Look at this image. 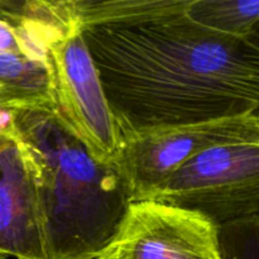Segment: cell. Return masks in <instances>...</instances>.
<instances>
[{
	"label": "cell",
	"instance_id": "obj_1",
	"mask_svg": "<svg viewBox=\"0 0 259 259\" xmlns=\"http://www.w3.org/2000/svg\"><path fill=\"white\" fill-rule=\"evenodd\" d=\"M189 3L81 27L121 137L259 110V47L190 20Z\"/></svg>",
	"mask_w": 259,
	"mask_h": 259
},
{
	"label": "cell",
	"instance_id": "obj_2",
	"mask_svg": "<svg viewBox=\"0 0 259 259\" xmlns=\"http://www.w3.org/2000/svg\"><path fill=\"white\" fill-rule=\"evenodd\" d=\"M8 134L34 182L48 259H95L133 202L115 162L96 159L52 108L10 109Z\"/></svg>",
	"mask_w": 259,
	"mask_h": 259
},
{
	"label": "cell",
	"instance_id": "obj_3",
	"mask_svg": "<svg viewBox=\"0 0 259 259\" xmlns=\"http://www.w3.org/2000/svg\"><path fill=\"white\" fill-rule=\"evenodd\" d=\"M146 200L194 210L218 227L259 215V134L196 154Z\"/></svg>",
	"mask_w": 259,
	"mask_h": 259
},
{
	"label": "cell",
	"instance_id": "obj_4",
	"mask_svg": "<svg viewBox=\"0 0 259 259\" xmlns=\"http://www.w3.org/2000/svg\"><path fill=\"white\" fill-rule=\"evenodd\" d=\"M52 110L101 162H115L121 134L106 100L81 25L50 46Z\"/></svg>",
	"mask_w": 259,
	"mask_h": 259
},
{
	"label": "cell",
	"instance_id": "obj_5",
	"mask_svg": "<svg viewBox=\"0 0 259 259\" xmlns=\"http://www.w3.org/2000/svg\"><path fill=\"white\" fill-rule=\"evenodd\" d=\"M258 134L254 114L139 132L121 137L115 163L131 187L133 201H141L196 154Z\"/></svg>",
	"mask_w": 259,
	"mask_h": 259
},
{
	"label": "cell",
	"instance_id": "obj_6",
	"mask_svg": "<svg viewBox=\"0 0 259 259\" xmlns=\"http://www.w3.org/2000/svg\"><path fill=\"white\" fill-rule=\"evenodd\" d=\"M95 259H222L218 225L194 210L133 201Z\"/></svg>",
	"mask_w": 259,
	"mask_h": 259
},
{
	"label": "cell",
	"instance_id": "obj_7",
	"mask_svg": "<svg viewBox=\"0 0 259 259\" xmlns=\"http://www.w3.org/2000/svg\"><path fill=\"white\" fill-rule=\"evenodd\" d=\"M48 259L34 182L10 138L0 152V259Z\"/></svg>",
	"mask_w": 259,
	"mask_h": 259
},
{
	"label": "cell",
	"instance_id": "obj_8",
	"mask_svg": "<svg viewBox=\"0 0 259 259\" xmlns=\"http://www.w3.org/2000/svg\"><path fill=\"white\" fill-rule=\"evenodd\" d=\"M48 61L20 53H0V108H52Z\"/></svg>",
	"mask_w": 259,
	"mask_h": 259
},
{
	"label": "cell",
	"instance_id": "obj_9",
	"mask_svg": "<svg viewBox=\"0 0 259 259\" xmlns=\"http://www.w3.org/2000/svg\"><path fill=\"white\" fill-rule=\"evenodd\" d=\"M185 14L212 32L248 37L259 20V0H190Z\"/></svg>",
	"mask_w": 259,
	"mask_h": 259
},
{
	"label": "cell",
	"instance_id": "obj_10",
	"mask_svg": "<svg viewBox=\"0 0 259 259\" xmlns=\"http://www.w3.org/2000/svg\"><path fill=\"white\" fill-rule=\"evenodd\" d=\"M187 3L189 0H75V8L83 27L154 17L180 9Z\"/></svg>",
	"mask_w": 259,
	"mask_h": 259
},
{
	"label": "cell",
	"instance_id": "obj_11",
	"mask_svg": "<svg viewBox=\"0 0 259 259\" xmlns=\"http://www.w3.org/2000/svg\"><path fill=\"white\" fill-rule=\"evenodd\" d=\"M222 259H259V215L218 227Z\"/></svg>",
	"mask_w": 259,
	"mask_h": 259
},
{
	"label": "cell",
	"instance_id": "obj_12",
	"mask_svg": "<svg viewBox=\"0 0 259 259\" xmlns=\"http://www.w3.org/2000/svg\"><path fill=\"white\" fill-rule=\"evenodd\" d=\"M10 125V109L0 108V152L9 143L10 137L8 129Z\"/></svg>",
	"mask_w": 259,
	"mask_h": 259
},
{
	"label": "cell",
	"instance_id": "obj_13",
	"mask_svg": "<svg viewBox=\"0 0 259 259\" xmlns=\"http://www.w3.org/2000/svg\"><path fill=\"white\" fill-rule=\"evenodd\" d=\"M248 38H249L250 40H252L254 45H257L259 47V20L257 22V24L253 27V29L250 30L249 35H248Z\"/></svg>",
	"mask_w": 259,
	"mask_h": 259
},
{
	"label": "cell",
	"instance_id": "obj_14",
	"mask_svg": "<svg viewBox=\"0 0 259 259\" xmlns=\"http://www.w3.org/2000/svg\"><path fill=\"white\" fill-rule=\"evenodd\" d=\"M254 115H255V118H257V121H258V124H259V110L257 111V113H254Z\"/></svg>",
	"mask_w": 259,
	"mask_h": 259
}]
</instances>
